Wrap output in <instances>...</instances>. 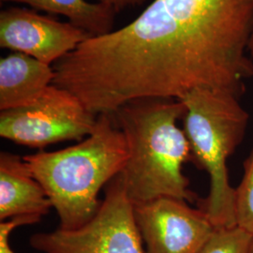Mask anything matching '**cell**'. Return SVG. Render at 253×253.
Listing matches in <instances>:
<instances>
[{"label":"cell","instance_id":"obj_3","mask_svg":"<svg viewBox=\"0 0 253 253\" xmlns=\"http://www.w3.org/2000/svg\"><path fill=\"white\" fill-rule=\"evenodd\" d=\"M55 209L59 229L86 224L100 207V190L123 171L128 159L126 137L112 114L98 115L90 134L77 145L23 157Z\"/></svg>","mask_w":253,"mask_h":253},{"label":"cell","instance_id":"obj_14","mask_svg":"<svg viewBox=\"0 0 253 253\" xmlns=\"http://www.w3.org/2000/svg\"><path fill=\"white\" fill-rule=\"evenodd\" d=\"M37 216H21L13 217L0 223V253H15L9 245V236L14 229L25 225H31L41 221Z\"/></svg>","mask_w":253,"mask_h":253},{"label":"cell","instance_id":"obj_1","mask_svg":"<svg viewBox=\"0 0 253 253\" xmlns=\"http://www.w3.org/2000/svg\"><path fill=\"white\" fill-rule=\"evenodd\" d=\"M253 0H154L125 27L88 37L54 64V85L95 115L195 89L237 98L253 77Z\"/></svg>","mask_w":253,"mask_h":253},{"label":"cell","instance_id":"obj_4","mask_svg":"<svg viewBox=\"0 0 253 253\" xmlns=\"http://www.w3.org/2000/svg\"><path fill=\"white\" fill-rule=\"evenodd\" d=\"M179 100L186 107L183 129L192 158L210 179L204 210L216 228L235 226V189L230 185L227 159L244 138L249 114L239 98L226 92L195 89Z\"/></svg>","mask_w":253,"mask_h":253},{"label":"cell","instance_id":"obj_9","mask_svg":"<svg viewBox=\"0 0 253 253\" xmlns=\"http://www.w3.org/2000/svg\"><path fill=\"white\" fill-rule=\"evenodd\" d=\"M52 207L45 190L18 155L0 153V220L21 216L42 217Z\"/></svg>","mask_w":253,"mask_h":253},{"label":"cell","instance_id":"obj_12","mask_svg":"<svg viewBox=\"0 0 253 253\" xmlns=\"http://www.w3.org/2000/svg\"><path fill=\"white\" fill-rule=\"evenodd\" d=\"M235 226L253 235V149L244 164V174L235 189Z\"/></svg>","mask_w":253,"mask_h":253},{"label":"cell","instance_id":"obj_15","mask_svg":"<svg viewBox=\"0 0 253 253\" xmlns=\"http://www.w3.org/2000/svg\"><path fill=\"white\" fill-rule=\"evenodd\" d=\"M147 0H97L98 3L106 5L117 13L126 8H134L144 5Z\"/></svg>","mask_w":253,"mask_h":253},{"label":"cell","instance_id":"obj_2","mask_svg":"<svg viewBox=\"0 0 253 253\" xmlns=\"http://www.w3.org/2000/svg\"><path fill=\"white\" fill-rule=\"evenodd\" d=\"M186 107L181 100H132L113 113L126 137L128 159L119 176L133 205L170 197L194 202L182 167L192 158L190 143L177 121Z\"/></svg>","mask_w":253,"mask_h":253},{"label":"cell","instance_id":"obj_10","mask_svg":"<svg viewBox=\"0 0 253 253\" xmlns=\"http://www.w3.org/2000/svg\"><path fill=\"white\" fill-rule=\"evenodd\" d=\"M52 65L13 52L0 58V111L27 106L54 84Z\"/></svg>","mask_w":253,"mask_h":253},{"label":"cell","instance_id":"obj_17","mask_svg":"<svg viewBox=\"0 0 253 253\" xmlns=\"http://www.w3.org/2000/svg\"><path fill=\"white\" fill-rule=\"evenodd\" d=\"M253 253V239H252V243H251V247H250V253Z\"/></svg>","mask_w":253,"mask_h":253},{"label":"cell","instance_id":"obj_13","mask_svg":"<svg viewBox=\"0 0 253 253\" xmlns=\"http://www.w3.org/2000/svg\"><path fill=\"white\" fill-rule=\"evenodd\" d=\"M253 235L239 227L215 228L198 253H249Z\"/></svg>","mask_w":253,"mask_h":253},{"label":"cell","instance_id":"obj_5","mask_svg":"<svg viewBox=\"0 0 253 253\" xmlns=\"http://www.w3.org/2000/svg\"><path fill=\"white\" fill-rule=\"evenodd\" d=\"M29 243L42 253H145L128 198L120 176L106 186L97 214L84 226L38 233Z\"/></svg>","mask_w":253,"mask_h":253},{"label":"cell","instance_id":"obj_8","mask_svg":"<svg viewBox=\"0 0 253 253\" xmlns=\"http://www.w3.org/2000/svg\"><path fill=\"white\" fill-rule=\"evenodd\" d=\"M89 35L31 9L11 7L0 12V47L52 65L73 52Z\"/></svg>","mask_w":253,"mask_h":253},{"label":"cell","instance_id":"obj_7","mask_svg":"<svg viewBox=\"0 0 253 253\" xmlns=\"http://www.w3.org/2000/svg\"><path fill=\"white\" fill-rule=\"evenodd\" d=\"M134 217L145 253H198L216 228L204 209L170 197L134 205Z\"/></svg>","mask_w":253,"mask_h":253},{"label":"cell","instance_id":"obj_16","mask_svg":"<svg viewBox=\"0 0 253 253\" xmlns=\"http://www.w3.org/2000/svg\"><path fill=\"white\" fill-rule=\"evenodd\" d=\"M249 53L251 54V56L253 58V32L252 38H251V42H250V45H249Z\"/></svg>","mask_w":253,"mask_h":253},{"label":"cell","instance_id":"obj_6","mask_svg":"<svg viewBox=\"0 0 253 253\" xmlns=\"http://www.w3.org/2000/svg\"><path fill=\"white\" fill-rule=\"evenodd\" d=\"M98 116L70 91L50 85L33 103L0 113V136L16 145L42 149L65 141H82Z\"/></svg>","mask_w":253,"mask_h":253},{"label":"cell","instance_id":"obj_11","mask_svg":"<svg viewBox=\"0 0 253 253\" xmlns=\"http://www.w3.org/2000/svg\"><path fill=\"white\" fill-rule=\"evenodd\" d=\"M26 4L50 14L62 15L84 30L90 37L100 36L114 30L117 12L101 3L86 0H1Z\"/></svg>","mask_w":253,"mask_h":253}]
</instances>
